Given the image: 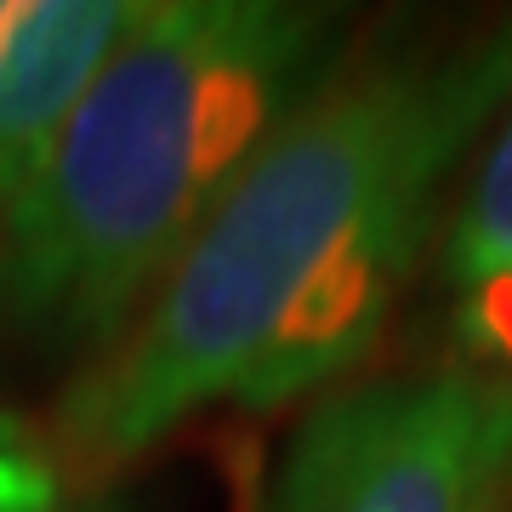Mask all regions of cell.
<instances>
[{"mask_svg":"<svg viewBox=\"0 0 512 512\" xmlns=\"http://www.w3.org/2000/svg\"><path fill=\"white\" fill-rule=\"evenodd\" d=\"M507 92L512 18L461 46L336 69L74 376L63 450L126 467L211 404L279 410L342 382L376 348Z\"/></svg>","mask_w":512,"mask_h":512,"instance_id":"1","label":"cell"},{"mask_svg":"<svg viewBox=\"0 0 512 512\" xmlns=\"http://www.w3.org/2000/svg\"><path fill=\"white\" fill-rule=\"evenodd\" d=\"M268 512H512V382L450 365L336 387L296 427Z\"/></svg>","mask_w":512,"mask_h":512,"instance_id":"3","label":"cell"},{"mask_svg":"<svg viewBox=\"0 0 512 512\" xmlns=\"http://www.w3.org/2000/svg\"><path fill=\"white\" fill-rule=\"evenodd\" d=\"M439 274L467 365L512 382V92L444 217Z\"/></svg>","mask_w":512,"mask_h":512,"instance_id":"5","label":"cell"},{"mask_svg":"<svg viewBox=\"0 0 512 512\" xmlns=\"http://www.w3.org/2000/svg\"><path fill=\"white\" fill-rule=\"evenodd\" d=\"M336 23L285 0H137V18L0 200V308L103 353L251 154L330 74Z\"/></svg>","mask_w":512,"mask_h":512,"instance_id":"2","label":"cell"},{"mask_svg":"<svg viewBox=\"0 0 512 512\" xmlns=\"http://www.w3.org/2000/svg\"><path fill=\"white\" fill-rule=\"evenodd\" d=\"M137 0H0V200L86 97Z\"/></svg>","mask_w":512,"mask_h":512,"instance_id":"4","label":"cell"},{"mask_svg":"<svg viewBox=\"0 0 512 512\" xmlns=\"http://www.w3.org/2000/svg\"><path fill=\"white\" fill-rule=\"evenodd\" d=\"M0 512H69L63 461L12 404H0Z\"/></svg>","mask_w":512,"mask_h":512,"instance_id":"6","label":"cell"}]
</instances>
